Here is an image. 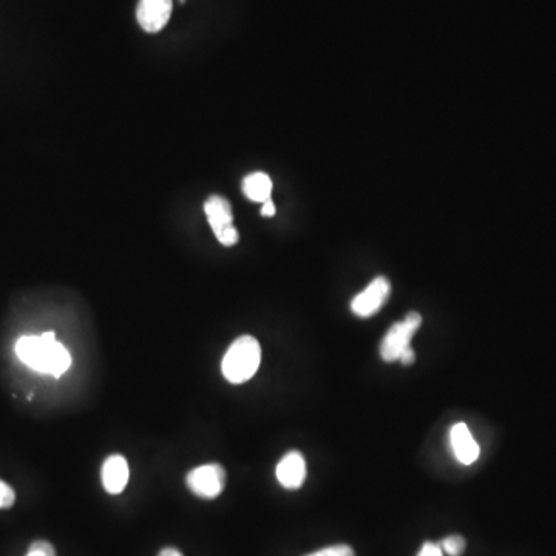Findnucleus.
Wrapping results in <instances>:
<instances>
[{
    "mask_svg": "<svg viewBox=\"0 0 556 556\" xmlns=\"http://www.w3.org/2000/svg\"><path fill=\"white\" fill-rule=\"evenodd\" d=\"M16 354L31 370L61 377L72 367V354L56 340L55 333L24 336L17 340Z\"/></svg>",
    "mask_w": 556,
    "mask_h": 556,
    "instance_id": "f257e3e1",
    "label": "nucleus"
},
{
    "mask_svg": "<svg viewBox=\"0 0 556 556\" xmlns=\"http://www.w3.org/2000/svg\"><path fill=\"white\" fill-rule=\"evenodd\" d=\"M262 363V346L252 336L238 337L229 346L221 362V373L231 384H245L257 373Z\"/></svg>",
    "mask_w": 556,
    "mask_h": 556,
    "instance_id": "f03ea898",
    "label": "nucleus"
},
{
    "mask_svg": "<svg viewBox=\"0 0 556 556\" xmlns=\"http://www.w3.org/2000/svg\"><path fill=\"white\" fill-rule=\"evenodd\" d=\"M421 325L422 316L416 311L407 314L402 322L394 323L380 343L382 359L388 363L401 359L408 350H411V339Z\"/></svg>",
    "mask_w": 556,
    "mask_h": 556,
    "instance_id": "7ed1b4c3",
    "label": "nucleus"
},
{
    "mask_svg": "<svg viewBox=\"0 0 556 556\" xmlns=\"http://www.w3.org/2000/svg\"><path fill=\"white\" fill-rule=\"evenodd\" d=\"M207 221L211 224L215 237L226 248L237 245L240 241L238 229L234 226V217L229 201L220 195H212L204 203Z\"/></svg>",
    "mask_w": 556,
    "mask_h": 556,
    "instance_id": "20e7f679",
    "label": "nucleus"
},
{
    "mask_svg": "<svg viewBox=\"0 0 556 556\" xmlns=\"http://www.w3.org/2000/svg\"><path fill=\"white\" fill-rule=\"evenodd\" d=\"M187 489L201 499H215L226 487V470L221 464H204L187 473Z\"/></svg>",
    "mask_w": 556,
    "mask_h": 556,
    "instance_id": "39448f33",
    "label": "nucleus"
},
{
    "mask_svg": "<svg viewBox=\"0 0 556 556\" xmlns=\"http://www.w3.org/2000/svg\"><path fill=\"white\" fill-rule=\"evenodd\" d=\"M391 283L387 277L374 278L373 282L354 297L351 311L360 319L376 316L390 297Z\"/></svg>",
    "mask_w": 556,
    "mask_h": 556,
    "instance_id": "423d86ee",
    "label": "nucleus"
},
{
    "mask_svg": "<svg viewBox=\"0 0 556 556\" xmlns=\"http://www.w3.org/2000/svg\"><path fill=\"white\" fill-rule=\"evenodd\" d=\"M172 8V0H139L136 10L139 27L147 33H160L172 16Z\"/></svg>",
    "mask_w": 556,
    "mask_h": 556,
    "instance_id": "0eeeda50",
    "label": "nucleus"
},
{
    "mask_svg": "<svg viewBox=\"0 0 556 556\" xmlns=\"http://www.w3.org/2000/svg\"><path fill=\"white\" fill-rule=\"evenodd\" d=\"M275 475L283 489L299 490L306 479L305 456L297 450L289 451L283 456L282 461L278 462Z\"/></svg>",
    "mask_w": 556,
    "mask_h": 556,
    "instance_id": "6e6552de",
    "label": "nucleus"
},
{
    "mask_svg": "<svg viewBox=\"0 0 556 556\" xmlns=\"http://www.w3.org/2000/svg\"><path fill=\"white\" fill-rule=\"evenodd\" d=\"M129 464L121 455H112L104 461L101 470V479L104 489L110 495H119L126 490L129 484Z\"/></svg>",
    "mask_w": 556,
    "mask_h": 556,
    "instance_id": "1a4fd4ad",
    "label": "nucleus"
},
{
    "mask_svg": "<svg viewBox=\"0 0 556 556\" xmlns=\"http://www.w3.org/2000/svg\"><path fill=\"white\" fill-rule=\"evenodd\" d=\"M451 448L455 451L456 459L461 464L470 465L478 461L479 445L473 438V434L468 430L467 425L456 424L450 431Z\"/></svg>",
    "mask_w": 556,
    "mask_h": 556,
    "instance_id": "9d476101",
    "label": "nucleus"
},
{
    "mask_svg": "<svg viewBox=\"0 0 556 556\" xmlns=\"http://www.w3.org/2000/svg\"><path fill=\"white\" fill-rule=\"evenodd\" d=\"M243 194L254 203L271 200L272 180L268 173L254 172L243 181Z\"/></svg>",
    "mask_w": 556,
    "mask_h": 556,
    "instance_id": "9b49d317",
    "label": "nucleus"
},
{
    "mask_svg": "<svg viewBox=\"0 0 556 556\" xmlns=\"http://www.w3.org/2000/svg\"><path fill=\"white\" fill-rule=\"evenodd\" d=\"M441 547L448 556H461L465 552L467 543L461 535H451L442 541Z\"/></svg>",
    "mask_w": 556,
    "mask_h": 556,
    "instance_id": "f8f14e48",
    "label": "nucleus"
},
{
    "mask_svg": "<svg viewBox=\"0 0 556 556\" xmlns=\"http://www.w3.org/2000/svg\"><path fill=\"white\" fill-rule=\"evenodd\" d=\"M305 556H356L353 547L348 544H337V546L325 547V549L317 550V552L309 553Z\"/></svg>",
    "mask_w": 556,
    "mask_h": 556,
    "instance_id": "ddd939ff",
    "label": "nucleus"
},
{
    "mask_svg": "<svg viewBox=\"0 0 556 556\" xmlns=\"http://www.w3.org/2000/svg\"><path fill=\"white\" fill-rule=\"evenodd\" d=\"M16 501L13 487L0 479V510L10 509Z\"/></svg>",
    "mask_w": 556,
    "mask_h": 556,
    "instance_id": "4468645a",
    "label": "nucleus"
},
{
    "mask_svg": "<svg viewBox=\"0 0 556 556\" xmlns=\"http://www.w3.org/2000/svg\"><path fill=\"white\" fill-rule=\"evenodd\" d=\"M25 556H56V550L48 541H34Z\"/></svg>",
    "mask_w": 556,
    "mask_h": 556,
    "instance_id": "2eb2a0df",
    "label": "nucleus"
},
{
    "mask_svg": "<svg viewBox=\"0 0 556 556\" xmlns=\"http://www.w3.org/2000/svg\"><path fill=\"white\" fill-rule=\"evenodd\" d=\"M417 556H444V550H442L441 544L425 543Z\"/></svg>",
    "mask_w": 556,
    "mask_h": 556,
    "instance_id": "dca6fc26",
    "label": "nucleus"
},
{
    "mask_svg": "<svg viewBox=\"0 0 556 556\" xmlns=\"http://www.w3.org/2000/svg\"><path fill=\"white\" fill-rule=\"evenodd\" d=\"M275 204L274 201L268 200L265 201V203H263V207H262V215L263 217H274L275 215Z\"/></svg>",
    "mask_w": 556,
    "mask_h": 556,
    "instance_id": "f3484780",
    "label": "nucleus"
},
{
    "mask_svg": "<svg viewBox=\"0 0 556 556\" xmlns=\"http://www.w3.org/2000/svg\"><path fill=\"white\" fill-rule=\"evenodd\" d=\"M158 556H184L183 553L180 552V550L175 549V547H166V549L161 550L160 553H158Z\"/></svg>",
    "mask_w": 556,
    "mask_h": 556,
    "instance_id": "a211bd4d",
    "label": "nucleus"
}]
</instances>
